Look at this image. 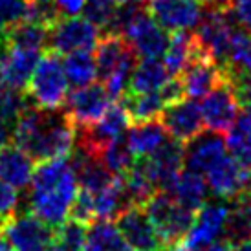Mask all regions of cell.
Listing matches in <instances>:
<instances>
[{"label":"cell","mask_w":251,"mask_h":251,"mask_svg":"<svg viewBox=\"0 0 251 251\" xmlns=\"http://www.w3.org/2000/svg\"><path fill=\"white\" fill-rule=\"evenodd\" d=\"M19 203H21L19 191L0 180V222H4L6 218L17 213Z\"/></svg>","instance_id":"obj_37"},{"label":"cell","mask_w":251,"mask_h":251,"mask_svg":"<svg viewBox=\"0 0 251 251\" xmlns=\"http://www.w3.org/2000/svg\"><path fill=\"white\" fill-rule=\"evenodd\" d=\"M233 24L251 35V0H233L231 7L226 11Z\"/></svg>","instance_id":"obj_38"},{"label":"cell","mask_w":251,"mask_h":251,"mask_svg":"<svg viewBox=\"0 0 251 251\" xmlns=\"http://www.w3.org/2000/svg\"><path fill=\"white\" fill-rule=\"evenodd\" d=\"M203 4H205V6H207V4H211V2H213V0H202Z\"/></svg>","instance_id":"obj_45"},{"label":"cell","mask_w":251,"mask_h":251,"mask_svg":"<svg viewBox=\"0 0 251 251\" xmlns=\"http://www.w3.org/2000/svg\"><path fill=\"white\" fill-rule=\"evenodd\" d=\"M35 4H42V6H51V4H55V0H33Z\"/></svg>","instance_id":"obj_43"},{"label":"cell","mask_w":251,"mask_h":251,"mask_svg":"<svg viewBox=\"0 0 251 251\" xmlns=\"http://www.w3.org/2000/svg\"><path fill=\"white\" fill-rule=\"evenodd\" d=\"M203 125L216 134H227L238 119V103L227 79L203 98L202 105Z\"/></svg>","instance_id":"obj_15"},{"label":"cell","mask_w":251,"mask_h":251,"mask_svg":"<svg viewBox=\"0 0 251 251\" xmlns=\"http://www.w3.org/2000/svg\"><path fill=\"white\" fill-rule=\"evenodd\" d=\"M116 226L121 231L126 244L134 251H163L165 244L154 227L151 216L143 205H130L116 218Z\"/></svg>","instance_id":"obj_13"},{"label":"cell","mask_w":251,"mask_h":251,"mask_svg":"<svg viewBox=\"0 0 251 251\" xmlns=\"http://www.w3.org/2000/svg\"><path fill=\"white\" fill-rule=\"evenodd\" d=\"M183 160H185V149L180 141L173 140V138H169L156 152L141 158L149 176L152 178L156 187L160 189L161 193H165L176 176L181 173Z\"/></svg>","instance_id":"obj_18"},{"label":"cell","mask_w":251,"mask_h":251,"mask_svg":"<svg viewBox=\"0 0 251 251\" xmlns=\"http://www.w3.org/2000/svg\"><path fill=\"white\" fill-rule=\"evenodd\" d=\"M121 178H123L125 193L132 205H145V203L158 193V187H156V183H154L152 178L147 173V169H145V165H143L141 158L136 160L132 169H130L126 175L121 176Z\"/></svg>","instance_id":"obj_29"},{"label":"cell","mask_w":251,"mask_h":251,"mask_svg":"<svg viewBox=\"0 0 251 251\" xmlns=\"http://www.w3.org/2000/svg\"><path fill=\"white\" fill-rule=\"evenodd\" d=\"M15 126H17V121L7 118L6 114L0 110V151L4 147L11 145V140L15 138Z\"/></svg>","instance_id":"obj_39"},{"label":"cell","mask_w":251,"mask_h":251,"mask_svg":"<svg viewBox=\"0 0 251 251\" xmlns=\"http://www.w3.org/2000/svg\"><path fill=\"white\" fill-rule=\"evenodd\" d=\"M39 61L41 51L11 48L0 42V77L9 90H26Z\"/></svg>","instance_id":"obj_17"},{"label":"cell","mask_w":251,"mask_h":251,"mask_svg":"<svg viewBox=\"0 0 251 251\" xmlns=\"http://www.w3.org/2000/svg\"><path fill=\"white\" fill-rule=\"evenodd\" d=\"M160 121L167 128L169 136L180 143H189L203 132L202 108L195 99H180L161 112Z\"/></svg>","instance_id":"obj_16"},{"label":"cell","mask_w":251,"mask_h":251,"mask_svg":"<svg viewBox=\"0 0 251 251\" xmlns=\"http://www.w3.org/2000/svg\"><path fill=\"white\" fill-rule=\"evenodd\" d=\"M121 4H125V2H141V0H119Z\"/></svg>","instance_id":"obj_44"},{"label":"cell","mask_w":251,"mask_h":251,"mask_svg":"<svg viewBox=\"0 0 251 251\" xmlns=\"http://www.w3.org/2000/svg\"><path fill=\"white\" fill-rule=\"evenodd\" d=\"M33 158L17 145H7L0 151V180L19 189L28 187L35 173Z\"/></svg>","instance_id":"obj_22"},{"label":"cell","mask_w":251,"mask_h":251,"mask_svg":"<svg viewBox=\"0 0 251 251\" xmlns=\"http://www.w3.org/2000/svg\"><path fill=\"white\" fill-rule=\"evenodd\" d=\"M143 207H145L147 215L151 216L165 248L183 244L187 233L195 224L196 215L193 211L185 209L176 200H173L167 193H156Z\"/></svg>","instance_id":"obj_6"},{"label":"cell","mask_w":251,"mask_h":251,"mask_svg":"<svg viewBox=\"0 0 251 251\" xmlns=\"http://www.w3.org/2000/svg\"><path fill=\"white\" fill-rule=\"evenodd\" d=\"M180 81L183 84L185 96L191 99L205 98L226 81V72L220 70L200 50L195 59L187 64V68L181 72Z\"/></svg>","instance_id":"obj_20"},{"label":"cell","mask_w":251,"mask_h":251,"mask_svg":"<svg viewBox=\"0 0 251 251\" xmlns=\"http://www.w3.org/2000/svg\"><path fill=\"white\" fill-rule=\"evenodd\" d=\"M75 132L77 128L66 110H42L29 105L17 121L13 140L33 161L44 163L72 154Z\"/></svg>","instance_id":"obj_1"},{"label":"cell","mask_w":251,"mask_h":251,"mask_svg":"<svg viewBox=\"0 0 251 251\" xmlns=\"http://www.w3.org/2000/svg\"><path fill=\"white\" fill-rule=\"evenodd\" d=\"M128 116L134 123H145L152 119H160L161 112L169 106L163 92H151V94H126L123 98Z\"/></svg>","instance_id":"obj_27"},{"label":"cell","mask_w":251,"mask_h":251,"mask_svg":"<svg viewBox=\"0 0 251 251\" xmlns=\"http://www.w3.org/2000/svg\"><path fill=\"white\" fill-rule=\"evenodd\" d=\"M203 178L211 193L222 200H235L251 189V169L242 165L231 152L224 156Z\"/></svg>","instance_id":"obj_14"},{"label":"cell","mask_w":251,"mask_h":251,"mask_svg":"<svg viewBox=\"0 0 251 251\" xmlns=\"http://www.w3.org/2000/svg\"><path fill=\"white\" fill-rule=\"evenodd\" d=\"M77 195L79 181L72 161L66 158L44 161L35 167L29 183V213L57 229L70 218Z\"/></svg>","instance_id":"obj_2"},{"label":"cell","mask_w":251,"mask_h":251,"mask_svg":"<svg viewBox=\"0 0 251 251\" xmlns=\"http://www.w3.org/2000/svg\"><path fill=\"white\" fill-rule=\"evenodd\" d=\"M68 77L64 64L55 51H48L41 57L35 72L31 75L26 96L29 103L42 110H57L68 99Z\"/></svg>","instance_id":"obj_4"},{"label":"cell","mask_w":251,"mask_h":251,"mask_svg":"<svg viewBox=\"0 0 251 251\" xmlns=\"http://www.w3.org/2000/svg\"><path fill=\"white\" fill-rule=\"evenodd\" d=\"M198 51H200V46L195 39V33H187V31L173 33L167 53L163 55V64L171 77H180L181 72L187 68V64L195 59Z\"/></svg>","instance_id":"obj_25"},{"label":"cell","mask_w":251,"mask_h":251,"mask_svg":"<svg viewBox=\"0 0 251 251\" xmlns=\"http://www.w3.org/2000/svg\"><path fill=\"white\" fill-rule=\"evenodd\" d=\"M98 72L112 99L125 98L136 68V51L123 35L105 33L96 48Z\"/></svg>","instance_id":"obj_3"},{"label":"cell","mask_w":251,"mask_h":251,"mask_svg":"<svg viewBox=\"0 0 251 251\" xmlns=\"http://www.w3.org/2000/svg\"><path fill=\"white\" fill-rule=\"evenodd\" d=\"M209 191V185H207V181L203 180L202 175L185 169V171H181L180 175L176 176L175 181L171 183V187L165 193L180 205H183L185 209L196 213L207 203Z\"/></svg>","instance_id":"obj_21"},{"label":"cell","mask_w":251,"mask_h":251,"mask_svg":"<svg viewBox=\"0 0 251 251\" xmlns=\"http://www.w3.org/2000/svg\"><path fill=\"white\" fill-rule=\"evenodd\" d=\"M66 114L70 116L77 130L98 123L112 106V96L105 84H90L84 88H75L66 99Z\"/></svg>","instance_id":"obj_11"},{"label":"cell","mask_w":251,"mask_h":251,"mask_svg":"<svg viewBox=\"0 0 251 251\" xmlns=\"http://www.w3.org/2000/svg\"><path fill=\"white\" fill-rule=\"evenodd\" d=\"M149 11L163 29L180 33L198 28L205 15L202 0H151Z\"/></svg>","instance_id":"obj_12"},{"label":"cell","mask_w":251,"mask_h":251,"mask_svg":"<svg viewBox=\"0 0 251 251\" xmlns=\"http://www.w3.org/2000/svg\"><path fill=\"white\" fill-rule=\"evenodd\" d=\"M99 29L79 17H63L50 28V51L70 55L75 51H92L98 48Z\"/></svg>","instance_id":"obj_8"},{"label":"cell","mask_w":251,"mask_h":251,"mask_svg":"<svg viewBox=\"0 0 251 251\" xmlns=\"http://www.w3.org/2000/svg\"><path fill=\"white\" fill-rule=\"evenodd\" d=\"M130 123H132V119L123 103L112 105L98 123L79 130L77 145L88 149L94 154H99L108 143L125 138V134L130 128Z\"/></svg>","instance_id":"obj_10"},{"label":"cell","mask_w":251,"mask_h":251,"mask_svg":"<svg viewBox=\"0 0 251 251\" xmlns=\"http://www.w3.org/2000/svg\"><path fill=\"white\" fill-rule=\"evenodd\" d=\"M226 72V79L233 88L238 106L244 112H251V72L229 68Z\"/></svg>","instance_id":"obj_36"},{"label":"cell","mask_w":251,"mask_h":251,"mask_svg":"<svg viewBox=\"0 0 251 251\" xmlns=\"http://www.w3.org/2000/svg\"><path fill=\"white\" fill-rule=\"evenodd\" d=\"M128 44L134 48L136 55L141 59H161L167 53L171 35L152 19L149 7L141 6L130 22L121 31Z\"/></svg>","instance_id":"obj_7"},{"label":"cell","mask_w":251,"mask_h":251,"mask_svg":"<svg viewBox=\"0 0 251 251\" xmlns=\"http://www.w3.org/2000/svg\"><path fill=\"white\" fill-rule=\"evenodd\" d=\"M99 158L105 163V167L116 176L126 175L132 169L134 163H136V154L132 152V149L128 147L125 138L108 143L99 152Z\"/></svg>","instance_id":"obj_32"},{"label":"cell","mask_w":251,"mask_h":251,"mask_svg":"<svg viewBox=\"0 0 251 251\" xmlns=\"http://www.w3.org/2000/svg\"><path fill=\"white\" fill-rule=\"evenodd\" d=\"M231 246H233V251H251V237L244 238V240H238V242Z\"/></svg>","instance_id":"obj_42"},{"label":"cell","mask_w":251,"mask_h":251,"mask_svg":"<svg viewBox=\"0 0 251 251\" xmlns=\"http://www.w3.org/2000/svg\"><path fill=\"white\" fill-rule=\"evenodd\" d=\"M86 237H88V226L72 216L57 229V242L63 251H84Z\"/></svg>","instance_id":"obj_35"},{"label":"cell","mask_w":251,"mask_h":251,"mask_svg":"<svg viewBox=\"0 0 251 251\" xmlns=\"http://www.w3.org/2000/svg\"><path fill=\"white\" fill-rule=\"evenodd\" d=\"M119 6H121L119 0H86V6L83 9L84 19L92 22L98 29H106L108 33L116 21Z\"/></svg>","instance_id":"obj_34"},{"label":"cell","mask_w":251,"mask_h":251,"mask_svg":"<svg viewBox=\"0 0 251 251\" xmlns=\"http://www.w3.org/2000/svg\"><path fill=\"white\" fill-rule=\"evenodd\" d=\"M86 6V0H55V7L61 17H77Z\"/></svg>","instance_id":"obj_40"},{"label":"cell","mask_w":251,"mask_h":251,"mask_svg":"<svg viewBox=\"0 0 251 251\" xmlns=\"http://www.w3.org/2000/svg\"><path fill=\"white\" fill-rule=\"evenodd\" d=\"M2 44L11 46V48L29 50V51H41L50 42V28L41 22L26 21L15 26L9 33L0 39Z\"/></svg>","instance_id":"obj_26"},{"label":"cell","mask_w":251,"mask_h":251,"mask_svg":"<svg viewBox=\"0 0 251 251\" xmlns=\"http://www.w3.org/2000/svg\"><path fill=\"white\" fill-rule=\"evenodd\" d=\"M84 251H134L126 244L118 226L110 220H98L88 226Z\"/></svg>","instance_id":"obj_28"},{"label":"cell","mask_w":251,"mask_h":251,"mask_svg":"<svg viewBox=\"0 0 251 251\" xmlns=\"http://www.w3.org/2000/svg\"><path fill=\"white\" fill-rule=\"evenodd\" d=\"M171 79L173 77L165 68V64L160 63V59H143L134 68V74L130 77V86H128L126 94L160 92Z\"/></svg>","instance_id":"obj_24"},{"label":"cell","mask_w":251,"mask_h":251,"mask_svg":"<svg viewBox=\"0 0 251 251\" xmlns=\"http://www.w3.org/2000/svg\"><path fill=\"white\" fill-rule=\"evenodd\" d=\"M63 64H64L66 77H68V83L72 86H75V88L90 86L99 77L96 57H92L90 51H75V53H70V55H66Z\"/></svg>","instance_id":"obj_30"},{"label":"cell","mask_w":251,"mask_h":251,"mask_svg":"<svg viewBox=\"0 0 251 251\" xmlns=\"http://www.w3.org/2000/svg\"><path fill=\"white\" fill-rule=\"evenodd\" d=\"M229 209L231 205H227V202H220V200L205 203L202 209L198 211L195 224L181 244L183 251H202L215 244L222 235H226Z\"/></svg>","instance_id":"obj_9"},{"label":"cell","mask_w":251,"mask_h":251,"mask_svg":"<svg viewBox=\"0 0 251 251\" xmlns=\"http://www.w3.org/2000/svg\"><path fill=\"white\" fill-rule=\"evenodd\" d=\"M0 238L11 251H50L57 244V229L33 213H19L0 222Z\"/></svg>","instance_id":"obj_5"},{"label":"cell","mask_w":251,"mask_h":251,"mask_svg":"<svg viewBox=\"0 0 251 251\" xmlns=\"http://www.w3.org/2000/svg\"><path fill=\"white\" fill-rule=\"evenodd\" d=\"M33 0H0V39L15 26L31 21Z\"/></svg>","instance_id":"obj_33"},{"label":"cell","mask_w":251,"mask_h":251,"mask_svg":"<svg viewBox=\"0 0 251 251\" xmlns=\"http://www.w3.org/2000/svg\"><path fill=\"white\" fill-rule=\"evenodd\" d=\"M202 251H233V246H231L229 240H222V242H215L213 246L205 248Z\"/></svg>","instance_id":"obj_41"},{"label":"cell","mask_w":251,"mask_h":251,"mask_svg":"<svg viewBox=\"0 0 251 251\" xmlns=\"http://www.w3.org/2000/svg\"><path fill=\"white\" fill-rule=\"evenodd\" d=\"M227 149L242 165L251 169V112L238 116L237 123L227 132Z\"/></svg>","instance_id":"obj_31"},{"label":"cell","mask_w":251,"mask_h":251,"mask_svg":"<svg viewBox=\"0 0 251 251\" xmlns=\"http://www.w3.org/2000/svg\"><path fill=\"white\" fill-rule=\"evenodd\" d=\"M169 138L171 136H169L167 128L163 126L160 119H152V121H145V123H134L125 136L128 147L140 158L156 152Z\"/></svg>","instance_id":"obj_23"},{"label":"cell","mask_w":251,"mask_h":251,"mask_svg":"<svg viewBox=\"0 0 251 251\" xmlns=\"http://www.w3.org/2000/svg\"><path fill=\"white\" fill-rule=\"evenodd\" d=\"M227 154H229V149L224 134L207 130V132L198 134L195 140H191L185 145L183 165L193 173L205 176Z\"/></svg>","instance_id":"obj_19"}]
</instances>
